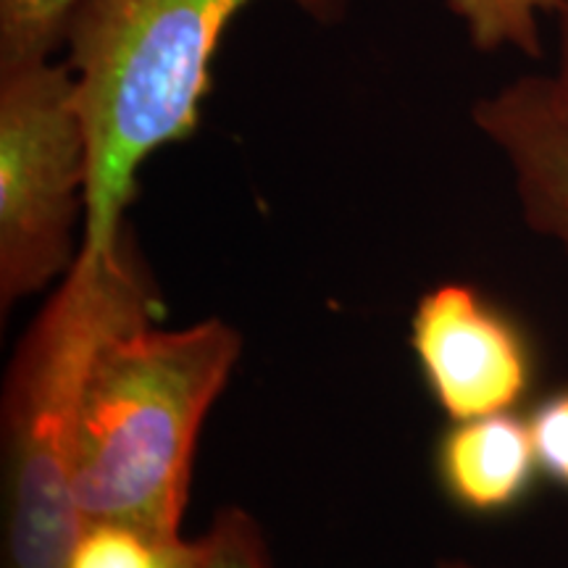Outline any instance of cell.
I'll use <instances>...</instances> for the list:
<instances>
[{"label": "cell", "mask_w": 568, "mask_h": 568, "mask_svg": "<svg viewBox=\"0 0 568 568\" xmlns=\"http://www.w3.org/2000/svg\"><path fill=\"white\" fill-rule=\"evenodd\" d=\"M90 142L67 61L0 63V305L9 311L74 264Z\"/></svg>", "instance_id": "4"}, {"label": "cell", "mask_w": 568, "mask_h": 568, "mask_svg": "<svg viewBox=\"0 0 568 568\" xmlns=\"http://www.w3.org/2000/svg\"><path fill=\"white\" fill-rule=\"evenodd\" d=\"M243 337L222 318L155 324L105 347L77 426L71 489L84 524L182 537L205 416L224 393Z\"/></svg>", "instance_id": "3"}, {"label": "cell", "mask_w": 568, "mask_h": 568, "mask_svg": "<svg viewBox=\"0 0 568 568\" xmlns=\"http://www.w3.org/2000/svg\"><path fill=\"white\" fill-rule=\"evenodd\" d=\"M445 6L477 51H518L539 59L542 19L556 17L560 0H445Z\"/></svg>", "instance_id": "8"}, {"label": "cell", "mask_w": 568, "mask_h": 568, "mask_svg": "<svg viewBox=\"0 0 568 568\" xmlns=\"http://www.w3.org/2000/svg\"><path fill=\"white\" fill-rule=\"evenodd\" d=\"M410 347L429 393L453 422L508 414L529 389L527 339L468 284H437L418 301Z\"/></svg>", "instance_id": "5"}, {"label": "cell", "mask_w": 568, "mask_h": 568, "mask_svg": "<svg viewBox=\"0 0 568 568\" xmlns=\"http://www.w3.org/2000/svg\"><path fill=\"white\" fill-rule=\"evenodd\" d=\"M77 0H0V63L53 59L63 51Z\"/></svg>", "instance_id": "10"}, {"label": "cell", "mask_w": 568, "mask_h": 568, "mask_svg": "<svg viewBox=\"0 0 568 568\" xmlns=\"http://www.w3.org/2000/svg\"><path fill=\"white\" fill-rule=\"evenodd\" d=\"M197 539L159 537L124 524H84L69 568H195Z\"/></svg>", "instance_id": "9"}, {"label": "cell", "mask_w": 568, "mask_h": 568, "mask_svg": "<svg viewBox=\"0 0 568 568\" xmlns=\"http://www.w3.org/2000/svg\"><path fill=\"white\" fill-rule=\"evenodd\" d=\"M439 568H474V566L464 564V560H443V564H439Z\"/></svg>", "instance_id": "14"}, {"label": "cell", "mask_w": 568, "mask_h": 568, "mask_svg": "<svg viewBox=\"0 0 568 568\" xmlns=\"http://www.w3.org/2000/svg\"><path fill=\"white\" fill-rule=\"evenodd\" d=\"M471 119L506 155L527 224L568 253V124L550 77H518L474 103Z\"/></svg>", "instance_id": "6"}, {"label": "cell", "mask_w": 568, "mask_h": 568, "mask_svg": "<svg viewBox=\"0 0 568 568\" xmlns=\"http://www.w3.org/2000/svg\"><path fill=\"white\" fill-rule=\"evenodd\" d=\"M539 468L529 422L493 414L456 422L437 450V474L458 508L503 514L527 497Z\"/></svg>", "instance_id": "7"}, {"label": "cell", "mask_w": 568, "mask_h": 568, "mask_svg": "<svg viewBox=\"0 0 568 568\" xmlns=\"http://www.w3.org/2000/svg\"><path fill=\"white\" fill-rule=\"evenodd\" d=\"M558 71L556 77H550L552 82V95L560 113H564L568 124V0H560L558 9Z\"/></svg>", "instance_id": "13"}, {"label": "cell", "mask_w": 568, "mask_h": 568, "mask_svg": "<svg viewBox=\"0 0 568 568\" xmlns=\"http://www.w3.org/2000/svg\"><path fill=\"white\" fill-rule=\"evenodd\" d=\"M195 568H272L258 524L240 508L219 510L197 539Z\"/></svg>", "instance_id": "11"}, {"label": "cell", "mask_w": 568, "mask_h": 568, "mask_svg": "<svg viewBox=\"0 0 568 568\" xmlns=\"http://www.w3.org/2000/svg\"><path fill=\"white\" fill-rule=\"evenodd\" d=\"M539 468L568 489V389L539 403L529 418Z\"/></svg>", "instance_id": "12"}, {"label": "cell", "mask_w": 568, "mask_h": 568, "mask_svg": "<svg viewBox=\"0 0 568 568\" xmlns=\"http://www.w3.org/2000/svg\"><path fill=\"white\" fill-rule=\"evenodd\" d=\"M163 301L126 226L105 253H77L13 351L3 387V568H69L82 535L71 489L77 426L98 358L155 324Z\"/></svg>", "instance_id": "2"}, {"label": "cell", "mask_w": 568, "mask_h": 568, "mask_svg": "<svg viewBox=\"0 0 568 568\" xmlns=\"http://www.w3.org/2000/svg\"><path fill=\"white\" fill-rule=\"evenodd\" d=\"M255 0H77L63 51L90 142L84 253L126 230L142 163L201 124L224 32ZM318 27H339L355 0H287Z\"/></svg>", "instance_id": "1"}]
</instances>
